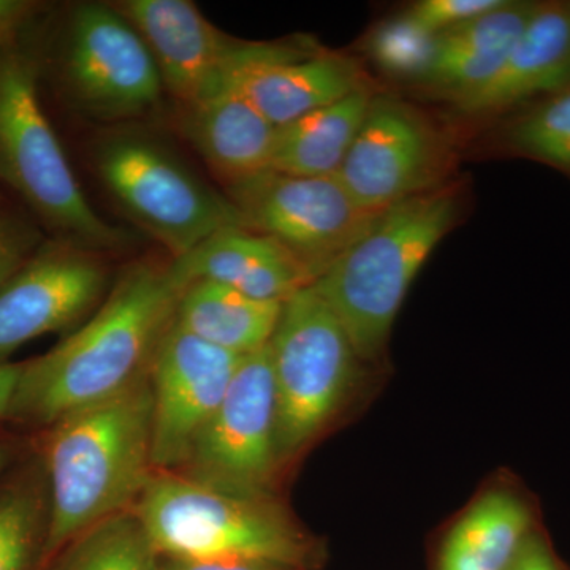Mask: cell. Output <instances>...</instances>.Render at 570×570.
Returning a JSON list of instances; mask_svg holds the SVG:
<instances>
[{"label":"cell","mask_w":570,"mask_h":570,"mask_svg":"<svg viewBox=\"0 0 570 570\" xmlns=\"http://www.w3.org/2000/svg\"><path fill=\"white\" fill-rule=\"evenodd\" d=\"M183 291L168 265L129 266L85 325L24 362L9 419L50 428L146 381Z\"/></svg>","instance_id":"cell-1"},{"label":"cell","mask_w":570,"mask_h":570,"mask_svg":"<svg viewBox=\"0 0 570 570\" xmlns=\"http://www.w3.org/2000/svg\"><path fill=\"white\" fill-rule=\"evenodd\" d=\"M43 471L48 564L78 535L134 510L156 472L149 377L51 425Z\"/></svg>","instance_id":"cell-2"},{"label":"cell","mask_w":570,"mask_h":570,"mask_svg":"<svg viewBox=\"0 0 570 570\" xmlns=\"http://www.w3.org/2000/svg\"><path fill=\"white\" fill-rule=\"evenodd\" d=\"M459 213L455 186H436L390 206L311 284L363 362L376 363L387 351L409 288Z\"/></svg>","instance_id":"cell-3"},{"label":"cell","mask_w":570,"mask_h":570,"mask_svg":"<svg viewBox=\"0 0 570 570\" xmlns=\"http://www.w3.org/2000/svg\"><path fill=\"white\" fill-rule=\"evenodd\" d=\"M157 557L254 560L317 570L324 543L277 498L208 489L178 472L156 471L134 508Z\"/></svg>","instance_id":"cell-4"},{"label":"cell","mask_w":570,"mask_h":570,"mask_svg":"<svg viewBox=\"0 0 570 570\" xmlns=\"http://www.w3.org/2000/svg\"><path fill=\"white\" fill-rule=\"evenodd\" d=\"M39 85L31 48L22 40L0 45V183L52 238L91 250L122 247L127 235L105 223L86 200L41 104Z\"/></svg>","instance_id":"cell-5"},{"label":"cell","mask_w":570,"mask_h":570,"mask_svg":"<svg viewBox=\"0 0 570 570\" xmlns=\"http://www.w3.org/2000/svg\"><path fill=\"white\" fill-rule=\"evenodd\" d=\"M269 352L275 374L277 449L285 469L346 411L365 362L313 285L284 303Z\"/></svg>","instance_id":"cell-6"},{"label":"cell","mask_w":570,"mask_h":570,"mask_svg":"<svg viewBox=\"0 0 570 570\" xmlns=\"http://www.w3.org/2000/svg\"><path fill=\"white\" fill-rule=\"evenodd\" d=\"M100 178L124 212L179 258L225 228H246L227 195L151 138L122 134L97 149Z\"/></svg>","instance_id":"cell-7"},{"label":"cell","mask_w":570,"mask_h":570,"mask_svg":"<svg viewBox=\"0 0 570 570\" xmlns=\"http://www.w3.org/2000/svg\"><path fill=\"white\" fill-rule=\"evenodd\" d=\"M283 471L268 344L243 356L224 400L178 474L236 497L277 498Z\"/></svg>","instance_id":"cell-8"},{"label":"cell","mask_w":570,"mask_h":570,"mask_svg":"<svg viewBox=\"0 0 570 570\" xmlns=\"http://www.w3.org/2000/svg\"><path fill=\"white\" fill-rule=\"evenodd\" d=\"M56 58L63 89L96 118L145 115L165 89L148 45L118 7H75Z\"/></svg>","instance_id":"cell-9"},{"label":"cell","mask_w":570,"mask_h":570,"mask_svg":"<svg viewBox=\"0 0 570 570\" xmlns=\"http://www.w3.org/2000/svg\"><path fill=\"white\" fill-rule=\"evenodd\" d=\"M227 197L246 228L287 247L314 279L381 214L360 208L337 176L313 178L265 170L227 184Z\"/></svg>","instance_id":"cell-10"},{"label":"cell","mask_w":570,"mask_h":570,"mask_svg":"<svg viewBox=\"0 0 570 570\" xmlns=\"http://www.w3.org/2000/svg\"><path fill=\"white\" fill-rule=\"evenodd\" d=\"M442 164L444 148L425 116L395 97L377 96L337 178L360 208L382 213L436 187Z\"/></svg>","instance_id":"cell-11"},{"label":"cell","mask_w":570,"mask_h":570,"mask_svg":"<svg viewBox=\"0 0 570 570\" xmlns=\"http://www.w3.org/2000/svg\"><path fill=\"white\" fill-rule=\"evenodd\" d=\"M242 358L170 326L149 371L156 471L178 472L184 466Z\"/></svg>","instance_id":"cell-12"},{"label":"cell","mask_w":570,"mask_h":570,"mask_svg":"<svg viewBox=\"0 0 570 570\" xmlns=\"http://www.w3.org/2000/svg\"><path fill=\"white\" fill-rule=\"evenodd\" d=\"M107 269L94 250L43 239L0 288V363L22 344L70 328L104 295Z\"/></svg>","instance_id":"cell-13"},{"label":"cell","mask_w":570,"mask_h":570,"mask_svg":"<svg viewBox=\"0 0 570 570\" xmlns=\"http://www.w3.org/2000/svg\"><path fill=\"white\" fill-rule=\"evenodd\" d=\"M118 10L148 45L164 88L184 107L223 92L245 41L225 36L189 0H127Z\"/></svg>","instance_id":"cell-14"},{"label":"cell","mask_w":570,"mask_h":570,"mask_svg":"<svg viewBox=\"0 0 570 570\" xmlns=\"http://www.w3.org/2000/svg\"><path fill=\"white\" fill-rule=\"evenodd\" d=\"M365 88L354 61L288 45L243 43L224 91L245 96L273 126L283 127Z\"/></svg>","instance_id":"cell-15"},{"label":"cell","mask_w":570,"mask_h":570,"mask_svg":"<svg viewBox=\"0 0 570 570\" xmlns=\"http://www.w3.org/2000/svg\"><path fill=\"white\" fill-rule=\"evenodd\" d=\"M543 524L535 494L505 471L491 478L450 521L431 570H505L521 542Z\"/></svg>","instance_id":"cell-16"},{"label":"cell","mask_w":570,"mask_h":570,"mask_svg":"<svg viewBox=\"0 0 570 570\" xmlns=\"http://www.w3.org/2000/svg\"><path fill=\"white\" fill-rule=\"evenodd\" d=\"M168 266L184 288L208 281L262 302L285 303L316 281L287 247L249 228H225Z\"/></svg>","instance_id":"cell-17"},{"label":"cell","mask_w":570,"mask_h":570,"mask_svg":"<svg viewBox=\"0 0 570 570\" xmlns=\"http://www.w3.org/2000/svg\"><path fill=\"white\" fill-rule=\"evenodd\" d=\"M569 82L570 2H539L497 77L456 100L455 108L494 115L538 102Z\"/></svg>","instance_id":"cell-18"},{"label":"cell","mask_w":570,"mask_h":570,"mask_svg":"<svg viewBox=\"0 0 570 570\" xmlns=\"http://www.w3.org/2000/svg\"><path fill=\"white\" fill-rule=\"evenodd\" d=\"M539 2L508 0L498 10L439 33L436 51L419 85L453 102L497 77Z\"/></svg>","instance_id":"cell-19"},{"label":"cell","mask_w":570,"mask_h":570,"mask_svg":"<svg viewBox=\"0 0 570 570\" xmlns=\"http://www.w3.org/2000/svg\"><path fill=\"white\" fill-rule=\"evenodd\" d=\"M184 137L227 184L268 170L277 127L242 94L227 91L184 107Z\"/></svg>","instance_id":"cell-20"},{"label":"cell","mask_w":570,"mask_h":570,"mask_svg":"<svg viewBox=\"0 0 570 570\" xmlns=\"http://www.w3.org/2000/svg\"><path fill=\"white\" fill-rule=\"evenodd\" d=\"M283 306L284 303L262 302L224 285L197 281L179 296L175 324L214 347L246 356L268 346Z\"/></svg>","instance_id":"cell-21"},{"label":"cell","mask_w":570,"mask_h":570,"mask_svg":"<svg viewBox=\"0 0 570 570\" xmlns=\"http://www.w3.org/2000/svg\"><path fill=\"white\" fill-rule=\"evenodd\" d=\"M371 100L373 96L363 88L340 102L277 127L268 170L313 178L337 176L365 122Z\"/></svg>","instance_id":"cell-22"},{"label":"cell","mask_w":570,"mask_h":570,"mask_svg":"<svg viewBox=\"0 0 570 570\" xmlns=\"http://www.w3.org/2000/svg\"><path fill=\"white\" fill-rule=\"evenodd\" d=\"M48 490L43 468L29 469L0 489V570L45 564Z\"/></svg>","instance_id":"cell-23"},{"label":"cell","mask_w":570,"mask_h":570,"mask_svg":"<svg viewBox=\"0 0 570 570\" xmlns=\"http://www.w3.org/2000/svg\"><path fill=\"white\" fill-rule=\"evenodd\" d=\"M56 560V570H154L157 553L129 510L78 535Z\"/></svg>","instance_id":"cell-24"},{"label":"cell","mask_w":570,"mask_h":570,"mask_svg":"<svg viewBox=\"0 0 570 570\" xmlns=\"http://www.w3.org/2000/svg\"><path fill=\"white\" fill-rule=\"evenodd\" d=\"M505 145L570 176V82L519 112L505 130Z\"/></svg>","instance_id":"cell-25"},{"label":"cell","mask_w":570,"mask_h":570,"mask_svg":"<svg viewBox=\"0 0 570 570\" xmlns=\"http://www.w3.org/2000/svg\"><path fill=\"white\" fill-rule=\"evenodd\" d=\"M436 43V33L428 31L406 11L373 29L366 51L385 73L420 82L433 61Z\"/></svg>","instance_id":"cell-26"},{"label":"cell","mask_w":570,"mask_h":570,"mask_svg":"<svg viewBox=\"0 0 570 570\" xmlns=\"http://www.w3.org/2000/svg\"><path fill=\"white\" fill-rule=\"evenodd\" d=\"M41 242L39 224L0 205V288L31 258Z\"/></svg>","instance_id":"cell-27"},{"label":"cell","mask_w":570,"mask_h":570,"mask_svg":"<svg viewBox=\"0 0 570 570\" xmlns=\"http://www.w3.org/2000/svg\"><path fill=\"white\" fill-rule=\"evenodd\" d=\"M508 0H422L407 13L433 33L448 32L498 10Z\"/></svg>","instance_id":"cell-28"},{"label":"cell","mask_w":570,"mask_h":570,"mask_svg":"<svg viewBox=\"0 0 570 570\" xmlns=\"http://www.w3.org/2000/svg\"><path fill=\"white\" fill-rule=\"evenodd\" d=\"M505 570H570V566L554 549L549 531L540 524L521 542Z\"/></svg>","instance_id":"cell-29"},{"label":"cell","mask_w":570,"mask_h":570,"mask_svg":"<svg viewBox=\"0 0 570 570\" xmlns=\"http://www.w3.org/2000/svg\"><path fill=\"white\" fill-rule=\"evenodd\" d=\"M43 9V3L32 0H0V45L21 40Z\"/></svg>","instance_id":"cell-30"},{"label":"cell","mask_w":570,"mask_h":570,"mask_svg":"<svg viewBox=\"0 0 570 570\" xmlns=\"http://www.w3.org/2000/svg\"><path fill=\"white\" fill-rule=\"evenodd\" d=\"M154 570H296L287 566L254 560H178L157 557Z\"/></svg>","instance_id":"cell-31"},{"label":"cell","mask_w":570,"mask_h":570,"mask_svg":"<svg viewBox=\"0 0 570 570\" xmlns=\"http://www.w3.org/2000/svg\"><path fill=\"white\" fill-rule=\"evenodd\" d=\"M24 363H0V419H9L11 401Z\"/></svg>","instance_id":"cell-32"},{"label":"cell","mask_w":570,"mask_h":570,"mask_svg":"<svg viewBox=\"0 0 570 570\" xmlns=\"http://www.w3.org/2000/svg\"><path fill=\"white\" fill-rule=\"evenodd\" d=\"M6 463H7V453H6V450H3L2 448H0V472L3 471V468H6Z\"/></svg>","instance_id":"cell-33"}]
</instances>
